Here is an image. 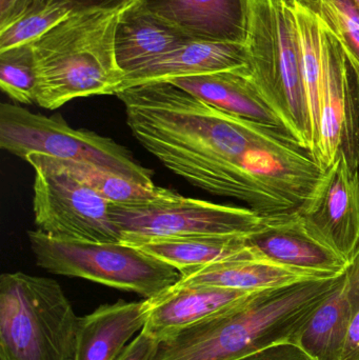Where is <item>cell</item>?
<instances>
[{
    "label": "cell",
    "mask_w": 359,
    "mask_h": 360,
    "mask_svg": "<svg viewBox=\"0 0 359 360\" xmlns=\"http://www.w3.org/2000/svg\"><path fill=\"white\" fill-rule=\"evenodd\" d=\"M320 278L322 277L272 262L256 251L247 257L212 264L181 274L178 283L212 285L238 291L261 292Z\"/></svg>",
    "instance_id": "obj_19"
},
{
    "label": "cell",
    "mask_w": 359,
    "mask_h": 360,
    "mask_svg": "<svg viewBox=\"0 0 359 360\" xmlns=\"http://www.w3.org/2000/svg\"><path fill=\"white\" fill-rule=\"evenodd\" d=\"M236 360H314L301 347L291 342L273 345Z\"/></svg>",
    "instance_id": "obj_28"
},
{
    "label": "cell",
    "mask_w": 359,
    "mask_h": 360,
    "mask_svg": "<svg viewBox=\"0 0 359 360\" xmlns=\"http://www.w3.org/2000/svg\"><path fill=\"white\" fill-rule=\"evenodd\" d=\"M349 296V323L341 360H359V248L346 271Z\"/></svg>",
    "instance_id": "obj_26"
},
{
    "label": "cell",
    "mask_w": 359,
    "mask_h": 360,
    "mask_svg": "<svg viewBox=\"0 0 359 360\" xmlns=\"http://www.w3.org/2000/svg\"><path fill=\"white\" fill-rule=\"evenodd\" d=\"M34 0H0V30L16 21Z\"/></svg>",
    "instance_id": "obj_30"
},
{
    "label": "cell",
    "mask_w": 359,
    "mask_h": 360,
    "mask_svg": "<svg viewBox=\"0 0 359 360\" xmlns=\"http://www.w3.org/2000/svg\"><path fill=\"white\" fill-rule=\"evenodd\" d=\"M78 319L54 279L0 276V359H73Z\"/></svg>",
    "instance_id": "obj_5"
},
{
    "label": "cell",
    "mask_w": 359,
    "mask_h": 360,
    "mask_svg": "<svg viewBox=\"0 0 359 360\" xmlns=\"http://www.w3.org/2000/svg\"><path fill=\"white\" fill-rule=\"evenodd\" d=\"M72 12H92V11H122L136 0H65Z\"/></svg>",
    "instance_id": "obj_29"
},
{
    "label": "cell",
    "mask_w": 359,
    "mask_h": 360,
    "mask_svg": "<svg viewBox=\"0 0 359 360\" xmlns=\"http://www.w3.org/2000/svg\"><path fill=\"white\" fill-rule=\"evenodd\" d=\"M345 278L346 272L341 285L318 307L293 340L314 360H341L350 312Z\"/></svg>",
    "instance_id": "obj_22"
},
{
    "label": "cell",
    "mask_w": 359,
    "mask_h": 360,
    "mask_svg": "<svg viewBox=\"0 0 359 360\" xmlns=\"http://www.w3.org/2000/svg\"><path fill=\"white\" fill-rule=\"evenodd\" d=\"M33 210L38 230L61 240L120 243L111 216V201L55 171L35 170Z\"/></svg>",
    "instance_id": "obj_10"
},
{
    "label": "cell",
    "mask_w": 359,
    "mask_h": 360,
    "mask_svg": "<svg viewBox=\"0 0 359 360\" xmlns=\"http://www.w3.org/2000/svg\"><path fill=\"white\" fill-rule=\"evenodd\" d=\"M25 162L34 170L65 173L103 195L112 203H132L151 200L164 191L160 186H148L90 162L59 160L41 154H31Z\"/></svg>",
    "instance_id": "obj_21"
},
{
    "label": "cell",
    "mask_w": 359,
    "mask_h": 360,
    "mask_svg": "<svg viewBox=\"0 0 359 360\" xmlns=\"http://www.w3.org/2000/svg\"><path fill=\"white\" fill-rule=\"evenodd\" d=\"M315 13L343 44L359 75V8L352 0H296Z\"/></svg>",
    "instance_id": "obj_25"
},
{
    "label": "cell",
    "mask_w": 359,
    "mask_h": 360,
    "mask_svg": "<svg viewBox=\"0 0 359 360\" xmlns=\"http://www.w3.org/2000/svg\"><path fill=\"white\" fill-rule=\"evenodd\" d=\"M195 41L141 8L136 1L120 11L115 32V56L124 76L159 57Z\"/></svg>",
    "instance_id": "obj_18"
},
{
    "label": "cell",
    "mask_w": 359,
    "mask_h": 360,
    "mask_svg": "<svg viewBox=\"0 0 359 360\" xmlns=\"http://www.w3.org/2000/svg\"><path fill=\"white\" fill-rule=\"evenodd\" d=\"M36 264L52 274L86 279L145 300L173 287L181 272L135 245L122 243L61 240L30 231Z\"/></svg>",
    "instance_id": "obj_6"
},
{
    "label": "cell",
    "mask_w": 359,
    "mask_h": 360,
    "mask_svg": "<svg viewBox=\"0 0 359 360\" xmlns=\"http://www.w3.org/2000/svg\"><path fill=\"white\" fill-rule=\"evenodd\" d=\"M160 345L159 340L141 331L115 360H157Z\"/></svg>",
    "instance_id": "obj_27"
},
{
    "label": "cell",
    "mask_w": 359,
    "mask_h": 360,
    "mask_svg": "<svg viewBox=\"0 0 359 360\" xmlns=\"http://www.w3.org/2000/svg\"><path fill=\"white\" fill-rule=\"evenodd\" d=\"M255 293L177 283L147 300L149 312L141 331L164 342L189 328L231 310Z\"/></svg>",
    "instance_id": "obj_14"
},
{
    "label": "cell",
    "mask_w": 359,
    "mask_h": 360,
    "mask_svg": "<svg viewBox=\"0 0 359 360\" xmlns=\"http://www.w3.org/2000/svg\"><path fill=\"white\" fill-rule=\"evenodd\" d=\"M170 264L181 274L230 260L240 259L256 252L248 243V235H212L178 237L129 243Z\"/></svg>",
    "instance_id": "obj_20"
},
{
    "label": "cell",
    "mask_w": 359,
    "mask_h": 360,
    "mask_svg": "<svg viewBox=\"0 0 359 360\" xmlns=\"http://www.w3.org/2000/svg\"><path fill=\"white\" fill-rule=\"evenodd\" d=\"M119 13H72L31 42L37 73L36 105L56 110L73 99L119 92L124 80L115 56Z\"/></svg>",
    "instance_id": "obj_3"
},
{
    "label": "cell",
    "mask_w": 359,
    "mask_h": 360,
    "mask_svg": "<svg viewBox=\"0 0 359 360\" xmlns=\"http://www.w3.org/2000/svg\"><path fill=\"white\" fill-rule=\"evenodd\" d=\"M297 213L325 243L352 259L359 248V176L344 154L325 170Z\"/></svg>",
    "instance_id": "obj_11"
},
{
    "label": "cell",
    "mask_w": 359,
    "mask_h": 360,
    "mask_svg": "<svg viewBox=\"0 0 359 360\" xmlns=\"http://www.w3.org/2000/svg\"><path fill=\"white\" fill-rule=\"evenodd\" d=\"M250 75L282 127L314 154L296 15L290 0H252Z\"/></svg>",
    "instance_id": "obj_4"
},
{
    "label": "cell",
    "mask_w": 359,
    "mask_h": 360,
    "mask_svg": "<svg viewBox=\"0 0 359 360\" xmlns=\"http://www.w3.org/2000/svg\"><path fill=\"white\" fill-rule=\"evenodd\" d=\"M320 25L318 133L314 156L326 170L344 154L350 167L358 171L359 77L339 38L322 20Z\"/></svg>",
    "instance_id": "obj_9"
},
{
    "label": "cell",
    "mask_w": 359,
    "mask_h": 360,
    "mask_svg": "<svg viewBox=\"0 0 359 360\" xmlns=\"http://www.w3.org/2000/svg\"><path fill=\"white\" fill-rule=\"evenodd\" d=\"M135 139L174 174L216 196L275 213L296 160L282 128L226 113L167 82L116 94Z\"/></svg>",
    "instance_id": "obj_1"
},
{
    "label": "cell",
    "mask_w": 359,
    "mask_h": 360,
    "mask_svg": "<svg viewBox=\"0 0 359 360\" xmlns=\"http://www.w3.org/2000/svg\"><path fill=\"white\" fill-rule=\"evenodd\" d=\"M195 41L246 44L252 0H136Z\"/></svg>",
    "instance_id": "obj_13"
},
{
    "label": "cell",
    "mask_w": 359,
    "mask_h": 360,
    "mask_svg": "<svg viewBox=\"0 0 359 360\" xmlns=\"http://www.w3.org/2000/svg\"><path fill=\"white\" fill-rule=\"evenodd\" d=\"M147 300L105 304L78 319L72 360H115L148 319Z\"/></svg>",
    "instance_id": "obj_15"
},
{
    "label": "cell",
    "mask_w": 359,
    "mask_h": 360,
    "mask_svg": "<svg viewBox=\"0 0 359 360\" xmlns=\"http://www.w3.org/2000/svg\"><path fill=\"white\" fill-rule=\"evenodd\" d=\"M248 243L272 262L322 278L344 274L350 262L325 243L297 211L270 216Z\"/></svg>",
    "instance_id": "obj_12"
},
{
    "label": "cell",
    "mask_w": 359,
    "mask_h": 360,
    "mask_svg": "<svg viewBox=\"0 0 359 360\" xmlns=\"http://www.w3.org/2000/svg\"><path fill=\"white\" fill-rule=\"evenodd\" d=\"M72 13L65 0H34L16 21L0 30V51L31 44Z\"/></svg>",
    "instance_id": "obj_23"
},
{
    "label": "cell",
    "mask_w": 359,
    "mask_h": 360,
    "mask_svg": "<svg viewBox=\"0 0 359 360\" xmlns=\"http://www.w3.org/2000/svg\"><path fill=\"white\" fill-rule=\"evenodd\" d=\"M352 1L354 2V4H356V6L359 8V0H352Z\"/></svg>",
    "instance_id": "obj_31"
},
{
    "label": "cell",
    "mask_w": 359,
    "mask_h": 360,
    "mask_svg": "<svg viewBox=\"0 0 359 360\" xmlns=\"http://www.w3.org/2000/svg\"><path fill=\"white\" fill-rule=\"evenodd\" d=\"M0 147L25 160L31 154L90 162L122 176L155 186L153 171L141 166L113 139L72 128L61 116L32 113L18 105H0Z\"/></svg>",
    "instance_id": "obj_7"
},
{
    "label": "cell",
    "mask_w": 359,
    "mask_h": 360,
    "mask_svg": "<svg viewBox=\"0 0 359 360\" xmlns=\"http://www.w3.org/2000/svg\"><path fill=\"white\" fill-rule=\"evenodd\" d=\"M167 82L226 113L285 129L253 82L250 68L174 78Z\"/></svg>",
    "instance_id": "obj_17"
},
{
    "label": "cell",
    "mask_w": 359,
    "mask_h": 360,
    "mask_svg": "<svg viewBox=\"0 0 359 360\" xmlns=\"http://www.w3.org/2000/svg\"><path fill=\"white\" fill-rule=\"evenodd\" d=\"M358 77H359V75H358ZM358 176H359V170H358Z\"/></svg>",
    "instance_id": "obj_32"
},
{
    "label": "cell",
    "mask_w": 359,
    "mask_h": 360,
    "mask_svg": "<svg viewBox=\"0 0 359 360\" xmlns=\"http://www.w3.org/2000/svg\"><path fill=\"white\" fill-rule=\"evenodd\" d=\"M344 276L345 273L257 292L231 310L162 342L157 360H236L273 345L293 342Z\"/></svg>",
    "instance_id": "obj_2"
},
{
    "label": "cell",
    "mask_w": 359,
    "mask_h": 360,
    "mask_svg": "<svg viewBox=\"0 0 359 360\" xmlns=\"http://www.w3.org/2000/svg\"><path fill=\"white\" fill-rule=\"evenodd\" d=\"M0 88L15 103H36L37 73L31 44L0 51Z\"/></svg>",
    "instance_id": "obj_24"
},
{
    "label": "cell",
    "mask_w": 359,
    "mask_h": 360,
    "mask_svg": "<svg viewBox=\"0 0 359 360\" xmlns=\"http://www.w3.org/2000/svg\"><path fill=\"white\" fill-rule=\"evenodd\" d=\"M244 68H250L247 44L190 41L124 76L120 91L148 82H169Z\"/></svg>",
    "instance_id": "obj_16"
},
{
    "label": "cell",
    "mask_w": 359,
    "mask_h": 360,
    "mask_svg": "<svg viewBox=\"0 0 359 360\" xmlns=\"http://www.w3.org/2000/svg\"><path fill=\"white\" fill-rule=\"evenodd\" d=\"M111 216L126 243L212 235L247 236L261 229L267 218L250 207L190 198L170 188L151 200L112 203Z\"/></svg>",
    "instance_id": "obj_8"
}]
</instances>
